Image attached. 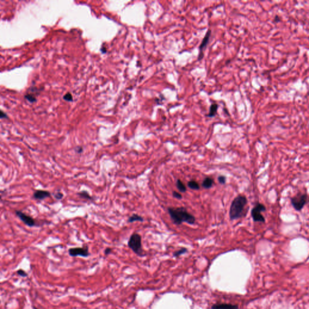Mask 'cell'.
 Returning <instances> with one entry per match:
<instances>
[{
  "label": "cell",
  "mask_w": 309,
  "mask_h": 309,
  "mask_svg": "<svg viewBox=\"0 0 309 309\" xmlns=\"http://www.w3.org/2000/svg\"><path fill=\"white\" fill-rule=\"evenodd\" d=\"M167 211L172 221L176 225H180L182 223L194 225L195 223V217L188 212L187 209L183 207L177 208L169 207Z\"/></svg>",
  "instance_id": "cell-1"
},
{
  "label": "cell",
  "mask_w": 309,
  "mask_h": 309,
  "mask_svg": "<svg viewBox=\"0 0 309 309\" xmlns=\"http://www.w3.org/2000/svg\"><path fill=\"white\" fill-rule=\"evenodd\" d=\"M246 197L243 195H238L232 200L230 210V218L234 220L241 218L243 216L245 208L247 205Z\"/></svg>",
  "instance_id": "cell-2"
},
{
  "label": "cell",
  "mask_w": 309,
  "mask_h": 309,
  "mask_svg": "<svg viewBox=\"0 0 309 309\" xmlns=\"http://www.w3.org/2000/svg\"><path fill=\"white\" fill-rule=\"evenodd\" d=\"M128 245L129 248L131 249L136 255L140 257L143 256L141 236L138 233L134 232L131 235L128 243Z\"/></svg>",
  "instance_id": "cell-3"
},
{
  "label": "cell",
  "mask_w": 309,
  "mask_h": 309,
  "mask_svg": "<svg viewBox=\"0 0 309 309\" xmlns=\"http://www.w3.org/2000/svg\"><path fill=\"white\" fill-rule=\"evenodd\" d=\"M266 211L265 206L261 204L257 203L251 210V216L253 220L255 222H265V218L261 214V212Z\"/></svg>",
  "instance_id": "cell-4"
},
{
  "label": "cell",
  "mask_w": 309,
  "mask_h": 309,
  "mask_svg": "<svg viewBox=\"0 0 309 309\" xmlns=\"http://www.w3.org/2000/svg\"><path fill=\"white\" fill-rule=\"evenodd\" d=\"M291 204L295 210L301 211L305 206L307 200V195L306 194L298 193L295 196L291 198Z\"/></svg>",
  "instance_id": "cell-5"
},
{
  "label": "cell",
  "mask_w": 309,
  "mask_h": 309,
  "mask_svg": "<svg viewBox=\"0 0 309 309\" xmlns=\"http://www.w3.org/2000/svg\"><path fill=\"white\" fill-rule=\"evenodd\" d=\"M68 254L71 257H88L90 255L89 252V248L88 246H83V247H76L69 249Z\"/></svg>",
  "instance_id": "cell-6"
},
{
  "label": "cell",
  "mask_w": 309,
  "mask_h": 309,
  "mask_svg": "<svg viewBox=\"0 0 309 309\" xmlns=\"http://www.w3.org/2000/svg\"><path fill=\"white\" fill-rule=\"evenodd\" d=\"M211 34H212V30L210 29L208 30L206 32V34H205L204 38L202 39V40L199 45V53L198 55V60H200L204 58V52L206 50L207 47L209 43Z\"/></svg>",
  "instance_id": "cell-7"
},
{
  "label": "cell",
  "mask_w": 309,
  "mask_h": 309,
  "mask_svg": "<svg viewBox=\"0 0 309 309\" xmlns=\"http://www.w3.org/2000/svg\"><path fill=\"white\" fill-rule=\"evenodd\" d=\"M15 214L26 225H27L30 227H33L35 225V224H36L35 220L33 217H32L31 216H28L26 214H25L19 210L16 211Z\"/></svg>",
  "instance_id": "cell-8"
},
{
  "label": "cell",
  "mask_w": 309,
  "mask_h": 309,
  "mask_svg": "<svg viewBox=\"0 0 309 309\" xmlns=\"http://www.w3.org/2000/svg\"><path fill=\"white\" fill-rule=\"evenodd\" d=\"M50 196H51V193L47 190H38L33 193V197L35 199L39 200H44V199H45L47 197H49Z\"/></svg>",
  "instance_id": "cell-9"
},
{
  "label": "cell",
  "mask_w": 309,
  "mask_h": 309,
  "mask_svg": "<svg viewBox=\"0 0 309 309\" xmlns=\"http://www.w3.org/2000/svg\"><path fill=\"white\" fill-rule=\"evenodd\" d=\"M212 309H238V306L227 303H216L212 305Z\"/></svg>",
  "instance_id": "cell-10"
},
{
  "label": "cell",
  "mask_w": 309,
  "mask_h": 309,
  "mask_svg": "<svg viewBox=\"0 0 309 309\" xmlns=\"http://www.w3.org/2000/svg\"><path fill=\"white\" fill-rule=\"evenodd\" d=\"M213 184L214 180L212 178L210 177H207L204 179L202 183V187L205 189H209L212 187Z\"/></svg>",
  "instance_id": "cell-11"
},
{
  "label": "cell",
  "mask_w": 309,
  "mask_h": 309,
  "mask_svg": "<svg viewBox=\"0 0 309 309\" xmlns=\"http://www.w3.org/2000/svg\"><path fill=\"white\" fill-rule=\"evenodd\" d=\"M144 221V218L138 215V214H133L131 217H129L128 219V223H134L135 222H143Z\"/></svg>",
  "instance_id": "cell-12"
},
{
  "label": "cell",
  "mask_w": 309,
  "mask_h": 309,
  "mask_svg": "<svg viewBox=\"0 0 309 309\" xmlns=\"http://www.w3.org/2000/svg\"><path fill=\"white\" fill-rule=\"evenodd\" d=\"M219 108V105L216 103H212L210 107V111L208 114L207 116L212 118L217 114V111Z\"/></svg>",
  "instance_id": "cell-13"
},
{
  "label": "cell",
  "mask_w": 309,
  "mask_h": 309,
  "mask_svg": "<svg viewBox=\"0 0 309 309\" xmlns=\"http://www.w3.org/2000/svg\"><path fill=\"white\" fill-rule=\"evenodd\" d=\"M77 194L82 199L88 200H91V201L94 200V198L90 194V193L86 190H82L80 192H78Z\"/></svg>",
  "instance_id": "cell-14"
},
{
  "label": "cell",
  "mask_w": 309,
  "mask_h": 309,
  "mask_svg": "<svg viewBox=\"0 0 309 309\" xmlns=\"http://www.w3.org/2000/svg\"><path fill=\"white\" fill-rule=\"evenodd\" d=\"M176 185L177 189H178V190L180 192H181V193H185V192H186L187 188H186L185 185H184V184L181 181V180L177 179L176 181Z\"/></svg>",
  "instance_id": "cell-15"
},
{
  "label": "cell",
  "mask_w": 309,
  "mask_h": 309,
  "mask_svg": "<svg viewBox=\"0 0 309 309\" xmlns=\"http://www.w3.org/2000/svg\"><path fill=\"white\" fill-rule=\"evenodd\" d=\"M187 185L192 190H198L200 189V186H199V184L196 181H195L194 180H192V181H189L187 183Z\"/></svg>",
  "instance_id": "cell-16"
},
{
  "label": "cell",
  "mask_w": 309,
  "mask_h": 309,
  "mask_svg": "<svg viewBox=\"0 0 309 309\" xmlns=\"http://www.w3.org/2000/svg\"><path fill=\"white\" fill-rule=\"evenodd\" d=\"M187 252H188V250L187 248H182L180 249L179 250L174 252V257H178L181 256V255L185 254Z\"/></svg>",
  "instance_id": "cell-17"
},
{
  "label": "cell",
  "mask_w": 309,
  "mask_h": 309,
  "mask_svg": "<svg viewBox=\"0 0 309 309\" xmlns=\"http://www.w3.org/2000/svg\"><path fill=\"white\" fill-rule=\"evenodd\" d=\"M25 98L26 100H27L29 101H30V103H34L36 101V98L35 96L33 94H27L26 95H25Z\"/></svg>",
  "instance_id": "cell-18"
},
{
  "label": "cell",
  "mask_w": 309,
  "mask_h": 309,
  "mask_svg": "<svg viewBox=\"0 0 309 309\" xmlns=\"http://www.w3.org/2000/svg\"><path fill=\"white\" fill-rule=\"evenodd\" d=\"M218 181L220 184H225L227 181V177L224 176H219L218 177Z\"/></svg>",
  "instance_id": "cell-19"
},
{
  "label": "cell",
  "mask_w": 309,
  "mask_h": 309,
  "mask_svg": "<svg viewBox=\"0 0 309 309\" xmlns=\"http://www.w3.org/2000/svg\"><path fill=\"white\" fill-rule=\"evenodd\" d=\"M54 197H55L56 199L57 200H61L62 199V198L63 197V194L60 192H58L56 193H55L54 194Z\"/></svg>",
  "instance_id": "cell-20"
},
{
  "label": "cell",
  "mask_w": 309,
  "mask_h": 309,
  "mask_svg": "<svg viewBox=\"0 0 309 309\" xmlns=\"http://www.w3.org/2000/svg\"><path fill=\"white\" fill-rule=\"evenodd\" d=\"M172 195L174 198H176L177 199H182V196L181 195V194H180L179 192H177L176 191H174L172 192Z\"/></svg>",
  "instance_id": "cell-21"
},
{
  "label": "cell",
  "mask_w": 309,
  "mask_h": 309,
  "mask_svg": "<svg viewBox=\"0 0 309 309\" xmlns=\"http://www.w3.org/2000/svg\"><path fill=\"white\" fill-rule=\"evenodd\" d=\"M63 99L65 100L66 101H70L73 100V96L70 93H67L63 96Z\"/></svg>",
  "instance_id": "cell-22"
},
{
  "label": "cell",
  "mask_w": 309,
  "mask_h": 309,
  "mask_svg": "<svg viewBox=\"0 0 309 309\" xmlns=\"http://www.w3.org/2000/svg\"><path fill=\"white\" fill-rule=\"evenodd\" d=\"M74 151L78 154H80L83 153V148L82 146H77V147H75Z\"/></svg>",
  "instance_id": "cell-23"
},
{
  "label": "cell",
  "mask_w": 309,
  "mask_h": 309,
  "mask_svg": "<svg viewBox=\"0 0 309 309\" xmlns=\"http://www.w3.org/2000/svg\"><path fill=\"white\" fill-rule=\"evenodd\" d=\"M17 273L21 276V277H27V273L24 271V270H22V269H20V270H18L17 271Z\"/></svg>",
  "instance_id": "cell-24"
},
{
  "label": "cell",
  "mask_w": 309,
  "mask_h": 309,
  "mask_svg": "<svg viewBox=\"0 0 309 309\" xmlns=\"http://www.w3.org/2000/svg\"><path fill=\"white\" fill-rule=\"evenodd\" d=\"M8 118V116L7 115L4 113L2 111L0 110V119H3V118Z\"/></svg>",
  "instance_id": "cell-25"
},
{
  "label": "cell",
  "mask_w": 309,
  "mask_h": 309,
  "mask_svg": "<svg viewBox=\"0 0 309 309\" xmlns=\"http://www.w3.org/2000/svg\"><path fill=\"white\" fill-rule=\"evenodd\" d=\"M104 252H105V255H108L110 254L112 252V249L111 248H107L105 249Z\"/></svg>",
  "instance_id": "cell-26"
},
{
  "label": "cell",
  "mask_w": 309,
  "mask_h": 309,
  "mask_svg": "<svg viewBox=\"0 0 309 309\" xmlns=\"http://www.w3.org/2000/svg\"><path fill=\"white\" fill-rule=\"evenodd\" d=\"M275 22H280V17H279L278 15H277V16L275 17Z\"/></svg>",
  "instance_id": "cell-27"
},
{
  "label": "cell",
  "mask_w": 309,
  "mask_h": 309,
  "mask_svg": "<svg viewBox=\"0 0 309 309\" xmlns=\"http://www.w3.org/2000/svg\"><path fill=\"white\" fill-rule=\"evenodd\" d=\"M34 309H36V308H35V307H34Z\"/></svg>",
  "instance_id": "cell-28"
}]
</instances>
